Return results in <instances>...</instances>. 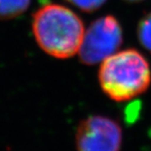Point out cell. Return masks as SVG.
<instances>
[{
	"label": "cell",
	"instance_id": "cell-8",
	"mask_svg": "<svg viewBox=\"0 0 151 151\" xmlns=\"http://www.w3.org/2000/svg\"><path fill=\"white\" fill-rule=\"evenodd\" d=\"M128 2H140V1H143V0H126Z\"/></svg>",
	"mask_w": 151,
	"mask_h": 151
},
{
	"label": "cell",
	"instance_id": "cell-7",
	"mask_svg": "<svg viewBox=\"0 0 151 151\" xmlns=\"http://www.w3.org/2000/svg\"><path fill=\"white\" fill-rule=\"evenodd\" d=\"M67 1L81 11L91 13L102 7V5H104L107 0H67Z\"/></svg>",
	"mask_w": 151,
	"mask_h": 151
},
{
	"label": "cell",
	"instance_id": "cell-3",
	"mask_svg": "<svg viewBox=\"0 0 151 151\" xmlns=\"http://www.w3.org/2000/svg\"><path fill=\"white\" fill-rule=\"evenodd\" d=\"M123 43V31L119 21L112 15L93 21L84 32L78 49L81 62L92 66L118 52Z\"/></svg>",
	"mask_w": 151,
	"mask_h": 151
},
{
	"label": "cell",
	"instance_id": "cell-4",
	"mask_svg": "<svg viewBox=\"0 0 151 151\" xmlns=\"http://www.w3.org/2000/svg\"><path fill=\"white\" fill-rule=\"evenodd\" d=\"M122 143V128L112 118L93 115L78 126L76 132L78 151H121Z\"/></svg>",
	"mask_w": 151,
	"mask_h": 151
},
{
	"label": "cell",
	"instance_id": "cell-6",
	"mask_svg": "<svg viewBox=\"0 0 151 151\" xmlns=\"http://www.w3.org/2000/svg\"><path fill=\"white\" fill-rule=\"evenodd\" d=\"M137 37L140 44L151 53V12L144 15L138 23Z\"/></svg>",
	"mask_w": 151,
	"mask_h": 151
},
{
	"label": "cell",
	"instance_id": "cell-2",
	"mask_svg": "<svg viewBox=\"0 0 151 151\" xmlns=\"http://www.w3.org/2000/svg\"><path fill=\"white\" fill-rule=\"evenodd\" d=\"M98 81L103 92L111 99L119 102L131 100L148 89L150 65L139 51H119L101 62Z\"/></svg>",
	"mask_w": 151,
	"mask_h": 151
},
{
	"label": "cell",
	"instance_id": "cell-5",
	"mask_svg": "<svg viewBox=\"0 0 151 151\" xmlns=\"http://www.w3.org/2000/svg\"><path fill=\"white\" fill-rule=\"evenodd\" d=\"M31 0H0V20L14 19L28 10Z\"/></svg>",
	"mask_w": 151,
	"mask_h": 151
},
{
	"label": "cell",
	"instance_id": "cell-1",
	"mask_svg": "<svg viewBox=\"0 0 151 151\" xmlns=\"http://www.w3.org/2000/svg\"><path fill=\"white\" fill-rule=\"evenodd\" d=\"M32 29L38 46L58 59L70 58L78 52L84 34L81 18L66 6L54 3L35 12Z\"/></svg>",
	"mask_w": 151,
	"mask_h": 151
}]
</instances>
